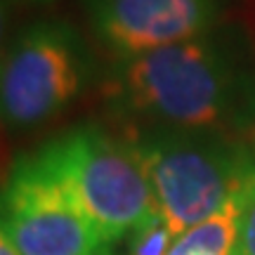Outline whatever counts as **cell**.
I'll return each instance as SVG.
<instances>
[{"mask_svg":"<svg viewBox=\"0 0 255 255\" xmlns=\"http://www.w3.org/2000/svg\"><path fill=\"white\" fill-rule=\"evenodd\" d=\"M36 151L109 246L158 213L146 165L126 135L100 123H81Z\"/></svg>","mask_w":255,"mask_h":255,"instance_id":"3","label":"cell"},{"mask_svg":"<svg viewBox=\"0 0 255 255\" xmlns=\"http://www.w3.org/2000/svg\"><path fill=\"white\" fill-rule=\"evenodd\" d=\"M12 19V0H0V52L7 45V28Z\"/></svg>","mask_w":255,"mask_h":255,"instance_id":"10","label":"cell"},{"mask_svg":"<svg viewBox=\"0 0 255 255\" xmlns=\"http://www.w3.org/2000/svg\"><path fill=\"white\" fill-rule=\"evenodd\" d=\"M0 229L19 255H95L111 248L36 149L0 182Z\"/></svg>","mask_w":255,"mask_h":255,"instance_id":"5","label":"cell"},{"mask_svg":"<svg viewBox=\"0 0 255 255\" xmlns=\"http://www.w3.org/2000/svg\"><path fill=\"white\" fill-rule=\"evenodd\" d=\"M121 132V130H119ZM146 165L156 206L175 239L213 218L255 184V146L213 130H128Z\"/></svg>","mask_w":255,"mask_h":255,"instance_id":"2","label":"cell"},{"mask_svg":"<svg viewBox=\"0 0 255 255\" xmlns=\"http://www.w3.org/2000/svg\"><path fill=\"white\" fill-rule=\"evenodd\" d=\"M241 208L244 199L227 203L213 218L203 220L175 239L168 255H232L239 234Z\"/></svg>","mask_w":255,"mask_h":255,"instance_id":"7","label":"cell"},{"mask_svg":"<svg viewBox=\"0 0 255 255\" xmlns=\"http://www.w3.org/2000/svg\"><path fill=\"white\" fill-rule=\"evenodd\" d=\"M173 244L175 234L165 225L161 213H156L128 237V255H168Z\"/></svg>","mask_w":255,"mask_h":255,"instance_id":"8","label":"cell"},{"mask_svg":"<svg viewBox=\"0 0 255 255\" xmlns=\"http://www.w3.org/2000/svg\"><path fill=\"white\" fill-rule=\"evenodd\" d=\"M12 2H26V5H47L52 0H12Z\"/></svg>","mask_w":255,"mask_h":255,"instance_id":"12","label":"cell"},{"mask_svg":"<svg viewBox=\"0 0 255 255\" xmlns=\"http://www.w3.org/2000/svg\"><path fill=\"white\" fill-rule=\"evenodd\" d=\"M232 255H255V184L244 199L237 244H234Z\"/></svg>","mask_w":255,"mask_h":255,"instance_id":"9","label":"cell"},{"mask_svg":"<svg viewBox=\"0 0 255 255\" xmlns=\"http://www.w3.org/2000/svg\"><path fill=\"white\" fill-rule=\"evenodd\" d=\"M0 255H19L17 248L12 246V241L7 239V234L0 229Z\"/></svg>","mask_w":255,"mask_h":255,"instance_id":"11","label":"cell"},{"mask_svg":"<svg viewBox=\"0 0 255 255\" xmlns=\"http://www.w3.org/2000/svg\"><path fill=\"white\" fill-rule=\"evenodd\" d=\"M102 104L128 130H255V62L248 38L215 26L196 38L116 57L102 76Z\"/></svg>","mask_w":255,"mask_h":255,"instance_id":"1","label":"cell"},{"mask_svg":"<svg viewBox=\"0 0 255 255\" xmlns=\"http://www.w3.org/2000/svg\"><path fill=\"white\" fill-rule=\"evenodd\" d=\"M95 255H116V253H111L109 248H107V251H102V253H95Z\"/></svg>","mask_w":255,"mask_h":255,"instance_id":"13","label":"cell"},{"mask_svg":"<svg viewBox=\"0 0 255 255\" xmlns=\"http://www.w3.org/2000/svg\"><path fill=\"white\" fill-rule=\"evenodd\" d=\"M95 81L90 43L66 19L21 26L0 52V126L31 132L69 111Z\"/></svg>","mask_w":255,"mask_h":255,"instance_id":"4","label":"cell"},{"mask_svg":"<svg viewBox=\"0 0 255 255\" xmlns=\"http://www.w3.org/2000/svg\"><path fill=\"white\" fill-rule=\"evenodd\" d=\"M81 7L92 36L116 59L215 28L222 0H81Z\"/></svg>","mask_w":255,"mask_h":255,"instance_id":"6","label":"cell"}]
</instances>
